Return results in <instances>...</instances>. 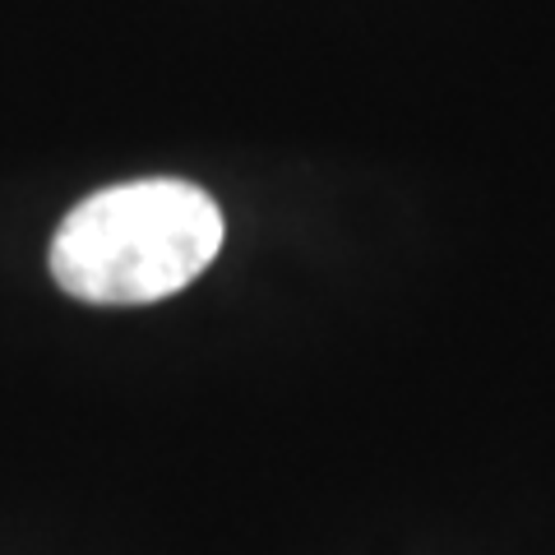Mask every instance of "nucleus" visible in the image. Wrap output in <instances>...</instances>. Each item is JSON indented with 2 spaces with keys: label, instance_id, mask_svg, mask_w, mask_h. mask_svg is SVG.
<instances>
[{
  "label": "nucleus",
  "instance_id": "f257e3e1",
  "mask_svg": "<svg viewBox=\"0 0 555 555\" xmlns=\"http://www.w3.org/2000/svg\"><path fill=\"white\" fill-rule=\"evenodd\" d=\"M222 208L190 181H126L69 208L51 278L75 301L149 306L190 287L222 250Z\"/></svg>",
  "mask_w": 555,
  "mask_h": 555
}]
</instances>
